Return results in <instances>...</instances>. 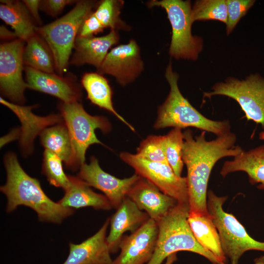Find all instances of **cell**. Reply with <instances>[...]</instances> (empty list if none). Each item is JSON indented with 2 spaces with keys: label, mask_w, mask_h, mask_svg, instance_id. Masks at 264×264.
Returning <instances> with one entry per match:
<instances>
[{
  "label": "cell",
  "mask_w": 264,
  "mask_h": 264,
  "mask_svg": "<svg viewBox=\"0 0 264 264\" xmlns=\"http://www.w3.org/2000/svg\"><path fill=\"white\" fill-rule=\"evenodd\" d=\"M25 42L19 38L4 42L0 45V88L11 102L22 105L28 88L23 79V53Z\"/></svg>",
  "instance_id": "obj_11"
},
{
  "label": "cell",
  "mask_w": 264,
  "mask_h": 264,
  "mask_svg": "<svg viewBox=\"0 0 264 264\" xmlns=\"http://www.w3.org/2000/svg\"><path fill=\"white\" fill-rule=\"evenodd\" d=\"M259 139L263 140H264V131L260 132Z\"/></svg>",
  "instance_id": "obj_41"
},
{
  "label": "cell",
  "mask_w": 264,
  "mask_h": 264,
  "mask_svg": "<svg viewBox=\"0 0 264 264\" xmlns=\"http://www.w3.org/2000/svg\"><path fill=\"white\" fill-rule=\"evenodd\" d=\"M4 164L6 181L0 190L7 198V212L24 205L35 211L40 221L54 223H61L73 214L74 209L64 207L47 196L39 180L23 170L14 153L5 155Z\"/></svg>",
  "instance_id": "obj_2"
},
{
  "label": "cell",
  "mask_w": 264,
  "mask_h": 264,
  "mask_svg": "<svg viewBox=\"0 0 264 264\" xmlns=\"http://www.w3.org/2000/svg\"><path fill=\"white\" fill-rule=\"evenodd\" d=\"M81 84L87 94V98L93 104L113 114L132 131L135 130L115 110L112 102V90L108 80L98 72H87L82 76Z\"/></svg>",
  "instance_id": "obj_23"
},
{
  "label": "cell",
  "mask_w": 264,
  "mask_h": 264,
  "mask_svg": "<svg viewBox=\"0 0 264 264\" xmlns=\"http://www.w3.org/2000/svg\"><path fill=\"white\" fill-rule=\"evenodd\" d=\"M183 133L182 158L187 168L189 213L207 215V186L213 168L219 160L235 157L243 149L235 145L237 136L231 131L209 141L205 132L195 137L190 129Z\"/></svg>",
  "instance_id": "obj_1"
},
{
  "label": "cell",
  "mask_w": 264,
  "mask_h": 264,
  "mask_svg": "<svg viewBox=\"0 0 264 264\" xmlns=\"http://www.w3.org/2000/svg\"><path fill=\"white\" fill-rule=\"evenodd\" d=\"M188 221L198 242L212 253L219 262L225 263L227 258L222 249L220 236L212 216L210 214L189 213Z\"/></svg>",
  "instance_id": "obj_24"
},
{
  "label": "cell",
  "mask_w": 264,
  "mask_h": 264,
  "mask_svg": "<svg viewBox=\"0 0 264 264\" xmlns=\"http://www.w3.org/2000/svg\"><path fill=\"white\" fill-rule=\"evenodd\" d=\"M127 197L157 222L178 203L173 198L161 192L147 179L140 176L132 187Z\"/></svg>",
  "instance_id": "obj_16"
},
{
  "label": "cell",
  "mask_w": 264,
  "mask_h": 264,
  "mask_svg": "<svg viewBox=\"0 0 264 264\" xmlns=\"http://www.w3.org/2000/svg\"><path fill=\"white\" fill-rule=\"evenodd\" d=\"M189 204L178 203L158 223V236L153 255L147 264H161L171 255L179 251L199 254L213 264L216 257L197 241L190 227Z\"/></svg>",
  "instance_id": "obj_5"
},
{
  "label": "cell",
  "mask_w": 264,
  "mask_h": 264,
  "mask_svg": "<svg viewBox=\"0 0 264 264\" xmlns=\"http://www.w3.org/2000/svg\"><path fill=\"white\" fill-rule=\"evenodd\" d=\"M191 17L193 22L214 20L226 24L227 21L226 0H196L192 6Z\"/></svg>",
  "instance_id": "obj_30"
},
{
  "label": "cell",
  "mask_w": 264,
  "mask_h": 264,
  "mask_svg": "<svg viewBox=\"0 0 264 264\" xmlns=\"http://www.w3.org/2000/svg\"><path fill=\"white\" fill-rule=\"evenodd\" d=\"M59 109L70 137L73 151V170L85 163L88 148L94 144H104L97 137L95 130L107 133L111 129L108 119L103 116L91 115L80 102H61Z\"/></svg>",
  "instance_id": "obj_7"
},
{
  "label": "cell",
  "mask_w": 264,
  "mask_h": 264,
  "mask_svg": "<svg viewBox=\"0 0 264 264\" xmlns=\"http://www.w3.org/2000/svg\"><path fill=\"white\" fill-rule=\"evenodd\" d=\"M226 199L227 197H219L212 190L207 192L208 212L218 230L223 251L231 264H238L247 251L264 252V242L251 237L235 216L223 210V204Z\"/></svg>",
  "instance_id": "obj_8"
},
{
  "label": "cell",
  "mask_w": 264,
  "mask_h": 264,
  "mask_svg": "<svg viewBox=\"0 0 264 264\" xmlns=\"http://www.w3.org/2000/svg\"><path fill=\"white\" fill-rule=\"evenodd\" d=\"M68 176L69 185L65 190L63 197L58 201L59 204L72 209L91 207L97 210H109L112 208L105 195L94 192L77 176Z\"/></svg>",
  "instance_id": "obj_22"
},
{
  "label": "cell",
  "mask_w": 264,
  "mask_h": 264,
  "mask_svg": "<svg viewBox=\"0 0 264 264\" xmlns=\"http://www.w3.org/2000/svg\"><path fill=\"white\" fill-rule=\"evenodd\" d=\"M0 35L2 42L12 41L17 38L14 32L9 30L5 26H0Z\"/></svg>",
  "instance_id": "obj_38"
},
{
  "label": "cell",
  "mask_w": 264,
  "mask_h": 264,
  "mask_svg": "<svg viewBox=\"0 0 264 264\" xmlns=\"http://www.w3.org/2000/svg\"><path fill=\"white\" fill-rule=\"evenodd\" d=\"M124 4V1L122 0H103L99 2L93 13L105 28L129 31L131 26L120 16Z\"/></svg>",
  "instance_id": "obj_28"
},
{
  "label": "cell",
  "mask_w": 264,
  "mask_h": 264,
  "mask_svg": "<svg viewBox=\"0 0 264 264\" xmlns=\"http://www.w3.org/2000/svg\"><path fill=\"white\" fill-rule=\"evenodd\" d=\"M40 1L39 0H22L35 23L39 26H41L42 22L39 13Z\"/></svg>",
  "instance_id": "obj_36"
},
{
  "label": "cell",
  "mask_w": 264,
  "mask_h": 264,
  "mask_svg": "<svg viewBox=\"0 0 264 264\" xmlns=\"http://www.w3.org/2000/svg\"><path fill=\"white\" fill-rule=\"evenodd\" d=\"M227 21L226 30L227 35L233 30L240 19L247 13L255 2L254 0H226Z\"/></svg>",
  "instance_id": "obj_33"
},
{
  "label": "cell",
  "mask_w": 264,
  "mask_h": 264,
  "mask_svg": "<svg viewBox=\"0 0 264 264\" xmlns=\"http://www.w3.org/2000/svg\"><path fill=\"white\" fill-rule=\"evenodd\" d=\"M183 133L182 129L174 128L163 135L164 151L167 161L175 173L181 176L184 166L182 158Z\"/></svg>",
  "instance_id": "obj_29"
},
{
  "label": "cell",
  "mask_w": 264,
  "mask_h": 264,
  "mask_svg": "<svg viewBox=\"0 0 264 264\" xmlns=\"http://www.w3.org/2000/svg\"><path fill=\"white\" fill-rule=\"evenodd\" d=\"M24 70L28 88L51 95L64 103L80 102L82 90L73 74L60 76L28 66Z\"/></svg>",
  "instance_id": "obj_15"
},
{
  "label": "cell",
  "mask_w": 264,
  "mask_h": 264,
  "mask_svg": "<svg viewBox=\"0 0 264 264\" xmlns=\"http://www.w3.org/2000/svg\"><path fill=\"white\" fill-rule=\"evenodd\" d=\"M147 6L159 7L166 12L172 27L170 56L176 59L196 60L203 48V40L192 33L193 22L190 0H152Z\"/></svg>",
  "instance_id": "obj_6"
},
{
  "label": "cell",
  "mask_w": 264,
  "mask_h": 264,
  "mask_svg": "<svg viewBox=\"0 0 264 264\" xmlns=\"http://www.w3.org/2000/svg\"><path fill=\"white\" fill-rule=\"evenodd\" d=\"M110 219V230L107 242L110 253L119 249L120 242L127 231L132 233L142 225L150 217L135 203L126 197Z\"/></svg>",
  "instance_id": "obj_19"
},
{
  "label": "cell",
  "mask_w": 264,
  "mask_h": 264,
  "mask_svg": "<svg viewBox=\"0 0 264 264\" xmlns=\"http://www.w3.org/2000/svg\"><path fill=\"white\" fill-rule=\"evenodd\" d=\"M239 171L247 174L250 183L257 184L258 189H264V145L243 150L232 160L225 161L220 174L225 177Z\"/></svg>",
  "instance_id": "obj_21"
},
{
  "label": "cell",
  "mask_w": 264,
  "mask_h": 264,
  "mask_svg": "<svg viewBox=\"0 0 264 264\" xmlns=\"http://www.w3.org/2000/svg\"><path fill=\"white\" fill-rule=\"evenodd\" d=\"M62 162L63 160L56 154L44 149L42 173L51 185L61 188L65 191L69 186L70 180L68 176L64 172Z\"/></svg>",
  "instance_id": "obj_31"
},
{
  "label": "cell",
  "mask_w": 264,
  "mask_h": 264,
  "mask_svg": "<svg viewBox=\"0 0 264 264\" xmlns=\"http://www.w3.org/2000/svg\"><path fill=\"white\" fill-rule=\"evenodd\" d=\"M76 2L73 0H43L40 1V9L51 17H56L67 5Z\"/></svg>",
  "instance_id": "obj_35"
},
{
  "label": "cell",
  "mask_w": 264,
  "mask_h": 264,
  "mask_svg": "<svg viewBox=\"0 0 264 264\" xmlns=\"http://www.w3.org/2000/svg\"><path fill=\"white\" fill-rule=\"evenodd\" d=\"M158 231L157 222L150 218L135 231L123 236L120 254L112 264H147L154 252Z\"/></svg>",
  "instance_id": "obj_14"
},
{
  "label": "cell",
  "mask_w": 264,
  "mask_h": 264,
  "mask_svg": "<svg viewBox=\"0 0 264 264\" xmlns=\"http://www.w3.org/2000/svg\"><path fill=\"white\" fill-rule=\"evenodd\" d=\"M136 154L150 161L168 164L164 151L163 135L148 136L140 142Z\"/></svg>",
  "instance_id": "obj_32"
},
{
  "label": "cell",
  "mask_w": 264,
  "mask_h": 264,
  "mask_svg": "<svg viewBox=\"0 0 264 264\" xmlns=\"http://www.w3.org/2000/svg\"><path fill=\"white\" fill-rule=\"evenodd\" d=\"M98 3L95 0L76 1L73 8L64 16L46 25L36 27V32L45 41L52 52L57 74L63 76L66 71L81 26Z\"/></svg>",
  "instance_id": "obj_4"
},
{
  "label": "cell",
  "mask_w": 264,
  "mask_h": 264,
  "mask_svg": "<svg viewBox=\"0 0 264 264\" xmlns=\"http://www.w3.org/2000/svg\"><path fill=\"white\" fill-rule=\"evenodd\" d=\"M23 62L24 66L46 73L55 72L52 52L45 41L37 33L26 42Z\"/></svg>",
  "instance_id": "obj_27"
},
{
  "label": "cell",
  "mask_w": 264,
  "mask_h": 264,
  "mask_svg": "<svg viewBox=\"0 0 264 264\" xmlns=\"http://www.w3.org/2000/svg\"><path fill=\"white\" fill-rule=\"evenodd\" d=\"M222 95L233 99L240 105L247 120L261 124L264 129V78L259 73L244 79L228 77L216 83L212 91L203 93V98Z\"/></svg>",
  "instance_id": "obj_9"
},
{
  "label": "cell",
  "mask_w": 264,
  "mask_h": 264,
  "mask_svg": "<svg viewBox=\"0 0 264 264\" xmlns=\"http://www.w3.org/2000/svg\"><path fill=\"white\" fill-rule=\"evenodd\" d=\"M144 69L139 45L135 40L112 48L97 72L113 77L118 84L125 87L135 81Z\"/></svg>",
  "instance_id": "obj_12"
},
{
  "label": "cell",
  "mask_w": 264,
  "mask_h": 264,
  "mask_svg": "<svg viewBox=\"0 0 264 264\" xmlns=\"http://www.w3.org/2000/svg\"><path fill=\"white\" fill-rule=\"evenodd\" d=\"M0 103L11 110L20 119L22 124L20 144L25 154L31 153L33 150L35 137L46 128L64 122L61 114H50L40 116L33 113L31 110L34 106L18 105L0 97Z\"/></svg>",
  "instance_id": "obj_17"
},
{
  "label": "cell",
  "mask_w": 264,
  "mask_h": 264,
  "mask_svg": "<svg viewBox=\"0 0 264 264\" xmlns=\"http://www.w3.org/2000/svg\"><path fill=\"white\" fill-rule=\"evenodd\" d=\"M45 149L58 156L66 167L73 170V151L68 130L64 122L45 129L40 134Z\"/></svg>",
  "instance_id": "obj_26"
},
{
  "label": "cell",
  "mask_w": 264,
  "mask_h": 264,
  "mask_svg": "<svg viewBox=\"0 0 264 264\" xmlns=\"http://www.w3.org/2000/svg\"><path fill=\"white\" fill-rule=\"evenodd\" d=\"M165 77L170 86L169 93L157 111L154 124L155 129L168 127L181 129L193 127L213 133L218 136L230 132L229 121L213 120L202 115L181 93L178 86L179 75L173 69L172 63L168 65Z\"/></svg>",
  "instance_id": "obj_3"
},
{
  "label": "cell",
  "mask_w": 264,
  "mask_h": 264,
  "mask_svg": "<svg viewBox=\"0 0 264 264\" xmlns=\"http://www.w3.org/2000/svg\"><path fill=\"white\" fill-rule=\"evenodd\" d=\"M119 40L118 31L114 30H110L108 34L100 37H77L69 64L76 66L88 64L95 66L97 69L101 66L110 49L117 44Z\"/></svg>",
  "instance_id": "obj_20"
},
{
  "label": "cell",
  "mask_w": 264,
  "mask_h": 264,
  "mask_svg": "<svg viewBox=\"0 0 264 264\" xmlns=\"http://www.w3.org/2000/svg\"><path fill=\"white\" fill-rule=\"evenodd\" d=\"M254 262V264H264V256L255 259ZM215 264H225V263L218 262Z\"/></svg>",
  "instance_id": "obj_40"
},
{
  "label": "cell",
  "mask_w": 264,
  "mask_h": 264,
  "mask_svg": "<svg viewBox=\"0 0 264 264\" xmlns=\"http://www.w3.org/2000/svg\"><path fill=\"white\" fill-rule=\"evenodd\" d=\"M176 260V253L173 254L167 258L165 264H172Z\"/></svg>",
  "instance_id": "obj_39"
},
{
  "label": "cell",
  "mask_w": 264,
  "mask_h": 264,
  "mask_svg": "<svg viewBox=\"0 0 264 264\" xmlns=\"http://www.w3.org/2000/svg\"><path fill=\"white\" fill-rule=\"evenodd\" d=\"M21 129L15 128L11 131L7 135L2 137L0 139V147H2L5 144L16 139L20 137Z\"/></svg>",
  "instance_id": "obj_37"
},
{
  "label": "cell",
  "mask_w": 264,
  "mask_h": 264,
  "mask_svg": "<svg viewBox=\"0 0 264 264\" xmlns=\"http://www.w3.org/2000/svg\"><path fill=\"white\" fill-rule=\"evenodd\" d=\"M120 157L133 168L136 174L178 203L189 204L186 177L177 176L168 164L150 161L126 152L121 153Z\"/></svg>",
  "instance_id": "obj_10"
},
{
  "label": "cell",
  "mask_w": 264,
  "mask_h": 264,
  "mask_svg": "<svg viewBox=\"0 0 264 264\" xmlns=\"http://www.w3.org/2000/svg\"><path fill=\"white\" fill-rule=\"evenodd\" d=\"M110 219L93 236L79 244L69 243V252L63 264H112L106 234Z\"/></svg>",
  "instance_id": "obj_18"
},
{
  "label": "cell",
  "mask_w": 264,
  "mask_h": 264,
  "mask_svg": "<svg viewBox=\"0 0 264 264\" xmlns=\"http://www.w3.org/2000/svg\"><path fill=\"white\" fill-rule=\"evenodd\" d=\"M94 12V11H93ZM92 12L84 21L79 30L77 37L88 38L102 32L104 27Z\"/></svg>",
  "instance_id": "obj_34"
},
{
  "label": "cell",
  "mask_w": 264,
  "mask_h": 264,
  "mask_svg": "<svg viewBox=\"0 0 264 264\" xmlns=\"http://www.w3.org/2000/svg\"><path fill=\"white\" fill-rule=\"evenodd\" d=\"M77 176L89 186L102 191L115 209L119 206L140 177L135 173L128 178H117L105 172L93 156L91 157L89 164L85 163L81 166Z\"/></svg>",
  "instance_id": "obj_13"
},
{
  "label": "cell",
  "mask_w": 264,
  "mask_h": 264,
  "mask_svg": "<svg viewBox=\"0 0 264 264\" xmlns=\"http://www.w3.org/2000/svg\"><path fill=\"white\" fill-rule=\"evenodd\" d=\"M0 3V18L26 43L36 33L37 26L26 7L22 1L2 0Z\"/></svg>",
  "instance_id": "obj_25"
}]
</instances>
